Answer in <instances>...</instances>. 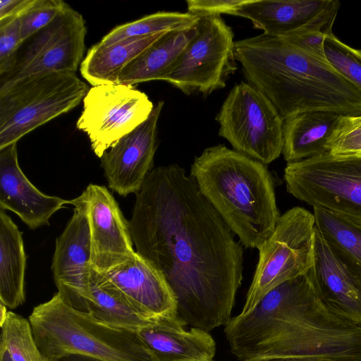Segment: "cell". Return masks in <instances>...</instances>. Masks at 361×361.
<instances>
[{
  "instance_id": "cell-1",
  "label": "cell",
  "mask_w": 361,
  "mask_h": 361,
  "mask_svg": "<svg viewBox=\"0 0 361 361\" xmlns=\"http://www.w3.org/2000/svg\"><path fill=\"white\" fill-rule=\"evenodd\" d=\"M136 252L164 276L186 326L209 332L231 318L243 249L194 179L177 164L149 172L135 195Z\"/></svg>"
},
{
  "instance_id": "cell-2",
  "label": "cell",
  "mask_w": 361,
  "mask_h": 361,
  "mask_svg": "<svg viewBox=\"0 0 361 361\" xmlns=\"http://www.w3.org/2000/svg\"><path fill=\"white\" fill-rule=\"evenodd\" d=\"M239 361L326 357L361 361V326L329 310L305 274L277 286L224 326Z\"/></svg>"
},
{
  "instance_id": "cell-3",
  "label": "cell",
  "mask_w": 361,
  "mask_h": 361,
  "mask_svg": "<svg viewBox=\"0 0 361 361\" xmlns=\"http://www.w3.org/2000/svg\"><path fill=\"white\" fill-rule=\"evenodd\" d=\"M235 54L247 82L273 104L283 120L306 111L361 115V90L326 59L281 37L262 33L235 41Z\"/></svg>"
},
{
  "instance_id": "cell-4",
  "label": "cell",
  "mask_w": 361,
  "mask_h": 361,
  "mask_svg": "<svg viewBox=\"0 0 361 361\" xmlns=\"http://www.w3.org/2000/svg\"><path fill=\"white\" fill-rule=\"evenodd\" d=\"M190 176L245 247L259 249L271 236L281 215L265 164L218 145L194 158Z\"/></svg>"
},
{
  "instance_id": "cell-5",
  "label": "cell",
  "mask_w": 361,
  "mask_h": 361,
  "mask_svg": "<svg viewBox=\"0 0 361 361\" xmlns=\"http://www.w3.org/2000/svg\"><path fill=\"white\" fill-rule=\"evenodd\" d=\"M28 320L48 361L71 354L106 361H157L136 332L98 322L68 305L58 293L35 306Z\"/></svg>"
},
{
  "instance_id": "cell-6",
  "label": "cell",
  "mask_w": 361,
  "mask_h": 361,
  "mask_svg": "<svg viewBox=\"0 0 361 361\" xmlns=\"http://www.w3.org/2000/svg\"><path fill=\"white\" fill-rule=\"evenodd\" d=\"M88 91L75 73L26 77L0 86V149L76 107Z\"/></svg>"
},
{
  "instance_id": "cell-7",
  "label": "cell",
  "mask_w": 361,
  "mask_h": 361,
  "mask_svg": "<svg viewBox=\"0 0 361 361\" xmlns=\"http://www.w3.org/2000/svg\"><path fill=\"white\" fill-rule=\"evenodd\" d=\"M283 178L298 200L361 229V154L288 162Z\"/></svg>"
},
{
  "instance_id": "cell-8",
  "label": "cell",
  "mask_w": 361,
  "mask_h": 361,
  "mask_svg": "<svg viewBox=\"0 0 361 361\" xmlns=\"http://www.w3.org/2000/svg\"><path fill=\"white\" fill-rule=\"evenodd\" d=\"M315 220L295 207L281 215L268 240L258 249L259 260L240 314L250 312L271 290L305 274L313 262Z\"/></svg>"
},
{
  "instance_id": "cell-9",
  "label": "cell",
  "mask_w": 361,
  "mask_h": 361,
  "mask_svg": "<svg viewBox=\"0 0 361 361\" xmlns=\"http://www.w3.org/2000/svg\"><path fill=\"white\" fill-rule=\"evenodd\" d=\"M219 135L233 149L265 165L282 154L283 119L273 104L248 82L229 92L216 116Z\"/></svg>"
},
{
  "instance_id": "cell-10",
  "label": "cell",
  "mask_w": 361,
  "mask_h": 361,
  "mask_svg": "<svg viewBox=\"0 0 361 361\" xmlns=\"http://www.w3.org/2000/svg\"><path fill=\"white\" fill-rule=\"evenodd\" d=\"M197 32L162 78L186 95L225 87L237 68L234 34L221 16L201 17Z\"/></svg>"
},
{
  "instance_id": "cell-11",
  "label": "cell",
  "mask_w": 361,
  "mask_h": 361,
  "mask_svg": "<svg viewBox=\"0 0 361 361\" xmlns=\"http://www.w3.org/2000/svg\"><path fill=\"white\" fill-rule=\"evenodd\" d=\"M82 102L76 127L87 134L99 158L144 123L154 106L145 92L121 83L92 86Z\"/></svg>"
},
{
  "instance_id": "cell-12",
  "label": "cell",
  "mask_w": 361,
  "mask_h": 361,
  "mask_svg": "<svg viewBox=\"0 0 361 361\" xmlns=\"http://www.w3.org/2000/svg\"><path fill=\"white\" fill-rule=\"evenodd\" d=\"M86 33L82 16L67 4L22 44L13 68L0 76V86L35 75L75 73L84 55Z\"/></svg>"
},
{
  "instance_id": "cell-13",
  "label": "cell",
  "mask_w": 361,
  "mask_h": 361,
  "mask_svg": "<svg viewBox=\"0 0 361 361\" xmlns=\"http://www.w3.org/2000/svg\"><path fill=\"white\" fill-rule=\"evenodd\" d=\"M70 201L73 214L56 238L51 269L63 300L73 308L87 312L92 271L88 202L84 191Z\"/></svg>"
},
{
  "instance_id": "cell-14",
  "label": "cell",
  "mask_w": 361,
  "mask_h": 361,
  "mask_svg": "<svg viewBox=\"0 0 361 361\" xmlns=\"http://www.w3.org/2000/svg\"><path fill=\"white\" fill-rule=\"evenodd\" d=\"M305 275L329 310L361 326V266L329 243L316 227L313 262Z\"/></svg>"
},
{
  "instance_id": "cell-15",
  "label": "cell",
  "mask_w": 361,
  "mask_h": 361,
  "mask_svg": "<svg viewBox=\"0 0 361 361\" xmlns=\"http://www.w3.org/2000/svg\"><path fill=\"white\" fill-rule=\"evenodd\" d=\"M164 102H158L149 118L121 138L102 156L101 166L110 189L121 196L135 195L153 169L157 149V123Z\"/></svg>"
},
{
  "instance_id": "cell-16",
  "label": "cell",
  "mask_w": 361,
  "mask_h": 361,
  "mask_svg": "<svg viewBox=\"0 0 361 361\" xmlns=\"http://www.w3.org/2000/svg\"><path fill=\"white\" fill-rule=\"evenodd\" d=\"M91 276L99 286L149 318L177 317L176 299L165 279L137 252L108 271L99 273L92 268Z\"/></svg>"
},
{
  "instance_id": "cell-17",
  "label": "cell",
  "mask_w": 361,
  "mask_h": 361,
  "mask_svg": "<svg viewBox=\"0 0 361 361\" xmlns=\"http://www.w3.org/2000/svg\"><path fill=\"white\" fill-rule=\"evenodd\" d=\"M88 202L92 268L108 271L135 254L129 221L104 185L90 183L84 190Z\"/></svg>"
},
{
  "instance_id": "cell-18",
  "label": "cell",
  "mask_w": 361,
  "mask_h": 361,
  "mask_svg": "<svg viewBox=\"0 0 361 361\" xmlns=\"http://www.w3.org/2000/svg\"><path fill=\"white\" fill-rule=\"evenodd\" d=\"M337 0H245L233 16L250 20L263 34L282 37L312 25H334Z\"/></svg>"
},
{
  "instance_id": "cell-19",
  "label": "cell",
  "mask_w": 361,
  "mask_h": 361,
  "mask_svg": "<svg viewBox=\"0 0 361 361\" xmlns=\"http://www.w3.org/2000/svg\"><path fill=\"white\" fill-rule=\"evenodd\" d=\"M71 204L38 190L18 164L17 142L0 149V208L17 214L30 229L49 226L52 215Z\"/></svg>"
},
{
  "instance_id": "cell-20",
  "label": "cell",
  "mask_w": 361,
  "mask_h": 361,
  "mask_svg": "<svg viewBox=\"0 0 361 361\" xmlns=\"http://www.w3.org/2000/svg\"><path fill=\"white\" fill-rule=\"evenodd\" d=\"M187 326L178 317H160L137 334L157 361L213 360L216 350L213 337Z\"/></svg>"
},
{
  "instance_id": "cell-21",
  "label": "cell",
  "mask_w": 361,
  "mask_h": 361,
  "mask_svg": "<svg viewBox=\"0 0 361 361\" xmlns=\"http://www.w3.org/2000/svg\"><path fill=\"white\" fill-rule=\"evenodd\" d=\"M340 116L318 111L302 112L286 118L282 154L287 163L328 152V141Z\"/></svg>"
},
{
  "instance_id": "cell-22",
  "label": "cell",
  "mask_w": 361,
  "mask_h": 361,
  "mask_svg": "<svg viewBox=\"0 0 361 361\" xmlns=\"http://www.w3.org/2000/svg\"><path fill=\"white\" fill-rule=\"evenodd\" d=\"M197 32L195 25L165 32L123 68L117 83L133 85L151 80H162Z\"/></svg>"
},
{
  "instance_id": "cell-23",
  "label": "cell",
  "mask_w": 361,
  "mask_h": 361,
  "mask_svg": "<svg viewBox=\"0 0 361 361\" xmlns=\"http://www.w3.org/2000/svg\"><path fill=\"white\" fill-rule=\"evenodd\" d=\"M26 255L23 233L0 209V302L15 309L24 303Z\"/></svg>"
},
{
  "instance_id": "cell-24",
  "label": "cell",
  "mask_w": 361,
  "mask_h": 361,
  "mask_svg": "<svg viewBox=\"0 0 361 361\" xmlns=\"http://www.w3.org/2000/svg\"><path fill=\"white\" fill-rule=\"evenodd\" d=\"M164 33L127 39L111 45L97 43L80 63L82 76L92 86L117 83L123 68Z\"/></svg>"
},
{
  "instance_id": "cell-25",
  "label": "cell",
  "mask_w": 361,
  "mask_h": 361,
  "mask_svg": "<svg viewBox=\"0 0 361 361\" xmlns=\"http://www.w3.org/2000/svg\"><path fill=\"white\" fill-rule=\"evenodd\" d=\"M87 312L104 324L136 333L157 319L145 316L117 294L99 286L92 276Z\"/></svg>"
},
{
  "instance_id": "cell-26",
  "label": "cell",
  "mask_w": 361,
  "mask_h": 361,
  "mask_svg": "<svg viewBox=\"0 0 361 361\" xmlns=\"http://www.w3.org/2000/svg\"><path fill=\"white\" fill-rule=\"evenodd\" d=\"M200 18L188 12L159 11L114 27L99 43L111 45L127 39L183 30L195 26Z\"/></svg>"
},
{
  "instance_id": "cell-27",
  "label": "cell",
  "mask_w": 361,
  "mask_h": 361,
  "mask_svg": "<svg viewBox=\"0 0 361 361\" xmlns=\"http://www.w3.org/2000/svg\"><path fill=\"white\" fill-rule=\"evenodd\" d=\"M0 322V350L7 351L12 361H48L35 342L29 320L8 311Z\"/></svg>"
},
{
  "instance_id": "cell-28",
  "label": "cell",
  "mask_w": 361,
  "mask_h": 361,
  "mask_svg": "<svg viewBox=\"0 0 361 361\" xmlns=\"http://www.w3.org/2000/svg\"><path fill=\"white\" fill-rule=\"evenodd\" d=\"M313 214L324 238L361 266V229L318 208Z\"/></svg>"
},
{
  "instance_id": "cell-29",
  "label": "cell",
  "mask_w": 361,
  "mask_h": 361,
  "mask_svg": "<svg viewBox=\"0 0 361 361\" xmlns=\"http://www.w3.org/2000/svg\"><path fill=\"white\" fill-rule=\"evenodd\" d=\"M324 49L326 59L331 66L361 90V49L349 47L334 34L326 37Z\"/></svg>"
},
{
  "instance_id": "cell-30",
  "label": "cell",
  "mask_w": 361,
  "mask_h": 361,
  "mask_svg": "<svg viewBox=\"0 0 361 361\" xmlns=\"http://www.w3.org/2000/svg\"><path fill=\"white\" fill-rule=\"evenodd\" d=\"M66 6L61 0H32L19 17L23 44L51 23Z\"/></svg>"
},
{
  "instance_id": "cell-31",
  "label": "cell",
  "mask_w": 361,
  "mask_h": 361,
  "mask_svg": "<svg viewBox=\"0 0 361 361\" xmlns=\"http://www.w3.org/2000/svg\"><path fill=\"white\" fill-rule=\"evenodd\" d=\"M333 155L361 154V115H341L327 144Z\"/></svg>"
},
{
  "instance_id": "cell-32",
  "label": "cell",
  "mask_w": 361,
  "mask_h": 361,
  "mask_svg": "<svg viewBox=\"0 0 361 361\" xmlns=\"http://www.w3.org/2000/svg\"><path fill=\"white\" fill-rule=\"evenodd\" d=\"M20 28L19 18L0 20V76L15 66L23 44Z\"/></svg>"
},
{
  "instance_id": "cell-33",
  "label": "cell",
  "mask_w": 361,
  "mask_h": 361,
  "mask_svg": "<svg viewBox=\"0 0 361 361\" xmlns=\"http://www.w3.org/2000/svg\"><path fill=\"white\" fill-rule=\"evenodd\" d=\"M329 35L317 30L302 29L281 37L312 55L326 59L324 44Z\"/></svg>"
},
{
  "instance_id": "cell-34",
  "label": "cell",
  "mask_w": 361,
  "mask_h": 361,
  "mask_svg": "<svg viewBox=\"0 0 361 361\" xmlns=\"http://www.w3.org/2000/svg\"><path fill=\"white\" fill-rule=\"evenodd\" d=\"M245 0H188V12L200 18L221 16V14L233 16L235 10Z\"/></svg>"
},
{
  "instance_id": "cell-35",
  "label": "cell",
  "mask_w": 361,
  "mask_h": 361,
  "mask_svg": "<svg viewBox=\"0 0 361 361\" xmlns=\"http://www.w3.org/2000/svg\"><path fill=\"white\" fill-rule=\"evenodd\" d=\"M32 0H1L0 20L19 18Z\"/></svg>"
},
{
  "instance_id": "cell-36",
  "label": "cell",
  "mask_w": 361,
  "mask_h": 361,
  "mask_svg": "<svg viewBox=\"0 0 361 361\" xmlns=\"http://www.w3.org/2000/svg\"><path fill=\"white\" fill-rule=\"evenodd\" d=\"M266 361H345L332 357H286V358H278L273 359Z\"/></svg>"
},
{
  "instance_id": "cell-37",
  "label": "cell",
  "mask_w": 361,
  "mask_h": 361,
  "mask_svg": "<svg viewBox=\"0 0 361 361\" xmlns=\"http://www.w3.org/2000/svg\"><path fill=\"white\" fill-rule=\"evenodd\" d=\"M56 361H106L104 360L78 354H71L60 357Z\"/></svg>"
},
{
  "instance_id": "cell-38",
  "label": "cell",
  "mask_w": 361,
  "mask_h": 361,
  "mask_svg": "<svg viewBox=\"0 0 361 361\" xmlns=\"http://www.w3.org/2000/svg\"><path fill=\"white\" fill-rule=\"evenodd\" d=\"M0 361H12L7 351L0 350Z\"/></svg>"
},
{
  "instance_id": "cell-39",
  "label": "cell",
  "mask_w": 361,
  "mask_h": 361,
  "mask_svg": "<svg viewBox=\"0 0 361 361\" xmlns=\"http://www.w3.org/2000/svg\"><path fill=\"white\" fill-rule=\"evenodd\" d=\"M190 361H214L213 360H190Z\"/></svg>"
}]
</instances>
